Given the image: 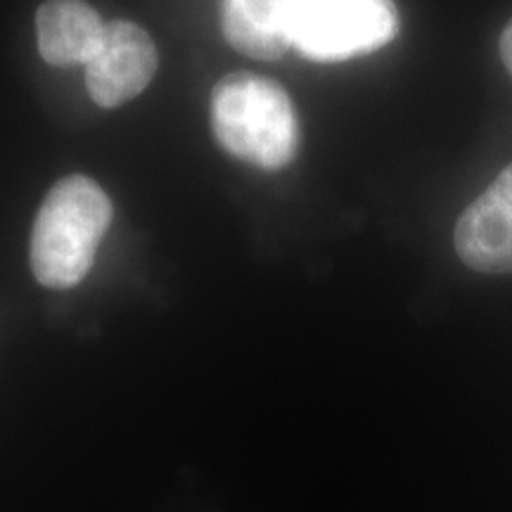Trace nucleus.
Instances as JSON below:
<instances>
[{"instance_id":"obj_1","label":"nucleus","mask_w":512,"mask_h":512,"mask_svg":"<svg viewBox=\"0 0 512 512\" xmlns=\"http://www.w3.org/2000/svg\"><path fill=\"white\" fill-rule=\"evenodd\" d=\"M112 223V202L93 178L57 181L31 230V271L43 287L69 290L91 271L95 252Z\"/></svg>"},{"instance_id":"obj_2","label":"nucleus","mask_w":512,"mask_h":512,"mask_svg":"<svg viewBox=\"0 0 512 512\" xmlns=\"http://www.w3.org/2000/svg\"><path fill=\"white\" fill-rule=\"evenodd\" d=\"M211 128L223 150L256 169H285L297 157L299 124L292 100L266 76H223L211 93Z\"/></svg>"},{"instance_id":"obj_3","label":"nucleus","mask_w":512,"mask_h":512,"mask_svg":"<svg viewBox=\"0 0 512 512\" xmlns=\"http://www.w3.org/2000/svg\"><path fill=\"white\" fill-rule=\"evenodd\" d=\"M399 31L392 0H292V48L316 62L375 53Z\"/></svg>"},{"instance_id":"obj_4","label":"nucleus","mask_w":512,"mask_h":512,"mask_svg":"<svg viewBox=\"0 0 512 512\" xmlns=\"http://www.w3.org/2000/svg\"><path fill=\"white\" fill-rule=\"evenodd\" d=\"M157 64V46L143 27L126 19L105 24L98 48L86 62L88 93L107 110L124 105L150 86Z\"/></svg>"},{"instance_id":"obj_5","label":"nucleus","mask_w":512,"mask_h":512,"mask_svg":"<svg viewBox=\"0 0 512 512\" xmlns=\"http://www.w3.org/2000/svg\"><path fill=\"white\" fill-rule=\"evenodd\" d=\"M453 240L465 266L512 273V164L463 211Z\"/></svg>"},{"instance_id":"obj_6","label":"nucleus","mask_w":512,"mask_h":512,"mask_svg":"<svg viewBox=\"0 0 512 512\" xmlns=\"http://www.w3.org/2000/svg\"><path fill=\"white\" fill-rule=\"evenodd\" d=\"M102 31L105 22L86 0H48L36 12L38 50L53 67H86Z\"/></svg>"},{"instance_id":"obj_7","label":"nucleus","mask_w":512,"mask_h":512,"mask_svg":"<svg viewBox=\"0 0 512 512\" xmlns=\"http://www.w3.org/2000/svg\"><path fill=\"white\" fill-rule=\"evenodd\" d=\"M292 0H221L223 36L238 53L273 62L292 48Z\"/></svg>"},{"instance_id":"obj_8","label":"nucleus","mask_w":512,"mask_h":512,"mask_svg":"<svg viewBox=\"0 0 512 512\" xmlns=\"http://www.w3.org/2000/svg\"><path fill=\"white\" fill-rule=\"evenodd\" d=\"M501 57H503L505 69H508L510 76H512V19H510V24L505 27L503 36H501Z\"/></svg>"}]
</instances>
